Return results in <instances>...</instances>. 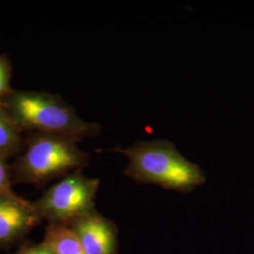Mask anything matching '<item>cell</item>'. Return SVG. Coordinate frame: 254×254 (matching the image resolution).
<instances>
[{"mask_svg":"<svg viewBox=\"0 0 254 254\" xmlns=\"http://www.w3.org/2000/svg\"><path fill=\"white\" fill-rule=\"evenodd\" d=\"M22 254V252H21V250H20V249H19L18 252H17V253H16V254Z\"/></svg>","mask_w":254,"mask_h":254,"instance_id":"12","label":"cell"},{"mask_svg":"<svg viewBox=\"0 0 254 254\" xmlns=\"http://www.w3.org/2000/svg\"><path fill=\"white\" fill-rule=\"evenodd\" d=\"M0 109L20 133L64 136L78 142L101 131L98 124L83 121L60 96L46 91L13 90L0 99Z\"/></svg>","mask_w":254,"mask_h":254,"instance_id":"1","label":"cell"},{"mask_svg":"<svg viewBox=\"0 0 254 254\" xmlns=\"http://www.w3.org/2000/svg\"><path fill=\"white\" fill-rule=\"evenodd\" d=\"M12 183L11 167L8 164L7 158L0 156V196L14 193L11 190Z\"/></svg>","mask_w":254,"mask_h":254,"instance_id":"10","label":"cell"},{"mask_svg":"<svg viewBox=\"0 0 254 254\" xmlns=\"http://www.w3.org/2000/svg\"><path fill=\"white\" fill-rule=\"evenodd\" d=\"M99 186V179L76 171L64 176L32 203L42 220L70 225L96 210L94 200Z\"/></svg>","mask_w":254,"mask_h":254,"instance_id":"4","label":"cell"},{"mask_svg":"<svg viewBox=\"0 0 254 254\" xmlns=\"http://www.w3.org/2000/svg\"><path fill=\"white\" fill-rule=\"evenodd\" d=\"M85 254H119L118 228L96 210L71 223Z\"/></svg>","mask_w":254,"mask_h":254,"instance_id":"6","label":"cell"},{"mask_svg":"<svg viewBox=\"0 0 254 254\" xmlns=\"http://www.w3.org/2000/svg\"><path fill=\"white\" fill-rule=\"evenodd\" d=\"M41 221L31 201L15 193L0 196V249L21 241Z\"/></svg>","mask_w":254,"mask_h":254,"instance_id":"5","label":"cell"},{"mask_svg":"<svg viewBox=\"0 0 254 254\" xmlns=\"http://www.w3.org/2000/svg\"><path fill=\"white\" fill-rule=\"evenodd\" d=\"M43 243L51 248L57 254H85L78 238L66 224L49 223Z\"/></svg>","mask_w":254,"mask_h":254,"instance_id":"7","label":"cell"},{"mask_svg":"<svg viewBox=\"0 0 254 254\" xmlns=\"http://www.w3.org/2000/svg\"><path fill=\"white\" fill-rule=\"evenodd\" d=\"M109 151L128 157L125 174L139 184L189 193L206 182V175L200 167L186 159L169 140L136 141L130 147Z\"/></svg>","mask_w":254,"mask_h":254,"instance_id":"2","label":"cell"},{"mask_svg":"<svg viewBox=\"0 0 254 254\" xmlns=\"http://www.w3.org/2000/svg\"><path fill=\"white\" fill-rule=\"evenodd\" d=\"M25 140L4 112L0 109V156L9 158L22 153Z\"/></svg>","mask_w":254,"mask_h":254,"instance_id":"8","label":"cell"},{"mask_svg":"<svg viewBox=\"0 0 254 254\" xmlns=\"http://www.w3.org/2000/svg\"><path fill=\"white\" fill-rule=\"evenodd\" d=\"M12 68L7 55H0V99L13 91L10 87Z\"/></svg>","mask_w":254,"mask_h":254,"instance_id":"9","label":"cell"},{"mask_svg":"<svg viewBox=\"0 0 254 254\" xmlns=\"http://www.w3.org/2000/svg\"><path fill=\"white\" fill-rule=\"evenodd\" d=\"M77 142L64 136L31 134L11 167L12 181L42 187L56 178L81 171L89 165V154Z\"/></svg>","mask_w":254,"mask_h":254,"instance_id":"3","label":"cell"},{"mask_svg":"<svg viewBox=\"0 0 254 254\" xmlns=\"http://www.w3.org/2000/svg\"><path fill=\"white\" fill-rule=\"evenodd\" d=\"M20 250L22 254H57L51 248L43 242L39 244L25 243L21 246Z\"/></svg>","mask_w":254,"mask_h":254,"instance_id":"11","label":"cell"}]
</instances>
